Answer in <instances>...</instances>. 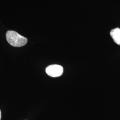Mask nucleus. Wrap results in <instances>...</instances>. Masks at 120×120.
I'll return each mask as SVG.
<instances>
[{
	"label": "nucleus",
	"instance_id": "f257e3e1",
	"mask_svg": "<svg viewBox=\"0 0 120 120\" xmlns=\"http://www.w3.org/2000/svg\"><path fill=\"white\" fill-rule=\"evenodd\" d=\"M8 43L14 47H22L26 45L28 40L26 38L14 31H8L6 34Z\"/></svg>",
	"mask_w": 120,
	"mask_h": 120
},
{
	"label": "nucleus",
	"instance_id": "f03ea898",
	"mask_svg": "<svg viewBox=\"0 0 120 120\" xmlns=\"http://www.w3.org/2000/svg\"><path fill=\"white\" fill-rule=\"evenodd\" d=\"M63 68L58 64H52L46 68L45 71L48 75L51 77H58L63 73Z\"/></svg>",
	"mask_w": 120,
	"mask_h": 120
},
{
	"label": "nucleus",
	"instance_id": "7ed1b4c3",
	"mask_svg": "<svg viewBox=\"0 0 120 120\" xmlns=\"http://www.w3.org/2000/svg\"><path fill=\"white\" fill-rule=\"evenodd\" d=\"M110 36L115 43L120 45V29L116 28L111 30L110 33Z\"/></svg>",
	"mask_w": 120,
	"mask_h": 120
},
{
	"label": "nucleus",
	"instance_id": "20e7f679",
	"mask_svg": "<svg viewBox=\"0 0 120 120\" xmlns=\"http://www.w3.org/2000/svg\"><path fill=\"white\" fill-rule=\"evenodd\" d=\"M1 111L0 110V120L1 119Z\"/></svg>",
	"mask_w": 120,
	"mask_h": 120
}]
</instances>
